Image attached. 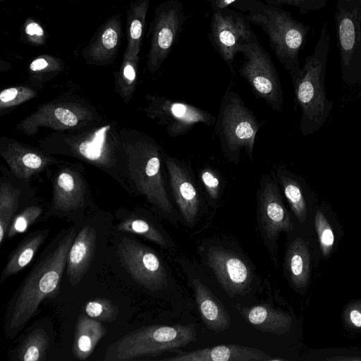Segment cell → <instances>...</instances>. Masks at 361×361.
Wrapping results in <instances>:
<instances>
[{
	"label": "cell",
	"mask_w": 361,
	"mask_h": 361,
	"mask_svg": "<svg viewBox=\"0 0 361 361\" xmlns=\"http://www.w3.org/2000/svg\"><path fill=\"white\" fill-rule=\"evenodd\" d=\"M75 227L63 230L46 247L11 297L6 308L4 334L14 338L36 314L41 302L59 287Z\"/></svg>",
	"instance_id": "cell-1"
},
{
	"label": "cell",
	"mask_w": 361,
	"mask_h": 361,
	"mask_svg": "<svg viewBox=\"0 0 361 361\" xmlns=\"http://www.w3.org/2000/svg\"><path fill=\"white\" fill-rule=\"evenodd\" d=\"M330 45L328 24L324 22L313 52L305 57L302 66L289 73L295 101L301 111L300 131L305 136L323 127L334 108L324 86Z\"/></svg>",
	"instance_id": "cell-2"
},
{
	"label": "cell",
	"mask_w": 361,
	"mask_h": 361,
	"mask_svg": "<svg viewBox=\"0 0 361 361\" xmlns=\"http://www.w3.org/2000/svg\"><path fill=\"white\" fill-rule=\"evenodd\" d=\"M246 19L259 26L281 66L289 73L300 66L299 54L311 27L295 19L280 6L259 0H243L233 5Z\"/></svg>",
	"instance_id": "cell-3"
},
{
	"label": "cell",
	"mask_w": 361,
	"mask_h": 361,
	"mask_svg": "<svg viewBox=\"0 0 361 361\" xmlns=\"http://www.w3.org/2000/svg\"><path fill=\"white\" fill-rule=\"evenodd\" d=\"M264 122L257 118L229 85L221 99L214 126L221 152L228 161L238 164L242 152L246 153L250 160H253L256 136Z\"/></svg>",
	"instance_id": "cell-4"
},
{
	"label": "cell",
	"mask_w": 361,
	"mask_h": 361,
	"mask_svg": "<svg viewBox=\"0 0 361 361\" xmlns=\"http://www.w3.org/2000/svg\"><path fill=\"white\" fill-rule=\"evenodd\" d=\"M194 324L151 325L130 331L106 350V361H127L183 347L196 340Z\"/></svg>",
	"instance_id": "cell-5"
},
{
	"label": "cell",
	"mask_w": 361,
	"mask_h": 361,
	"mask_svg": "<svg viewBox=\"0 0 361 361\" xmlns=\"http://www.w3.org/2000/svg\"><path fill=\"white\" fill-rule=\"evenodd\" d=\"M341 76L348 86L361 83V0H334Z\"/></svg>",
	"instance_id": "cell-6"
},
{
	"label": "cell",
	"mask_w": 361,
	"mask_h": 361,
	"mask_svg": "<svg viewBox=\"0 0 361 361\" xmlns=\"http://www.w3.org/2000/svg\"><path fill=\"white\" fill-rule=\"evenodd\" d=\"M243 61L238 73L250 86L256 97L263 99L272 110L281 111L284 97L280 78L269 54L255 34L239 49Z\"/></svg>",
	"instance_id": "cell-7"
},
{
	"label": "cell",
	"mask_w": 361,
	"mask_h": 361,
	"mask_svg": "<svg viewBox=\"0 0 361 361\" xmlns=\"http://www.w3.org/2000/svg\"><path fill=\"white\" fill-rule=\"evenodd\" d=\"M186 15L178 0H166L155 8L150 23L147 67L151 73L158 71L168 58L183 30Z\"/></svg>",
	"instance_id": "cell-8"
},
{
	"label": "cell",
	"mask_w": 361,
	"mask_h": 361,
	"mask_svg": "<svg viewBox=\"0 0 361 361\" xmlns=\"http://www.w3.org/2000/svg\"><path fill=\"white\" fill-rule=\"evenodd\" d=\"M250 24L240 11L226 8L212 12L208 37L232 71L240 46L255 34Z\"/></svg>",
	"instance_id": "cell-9"
},
{
	"label": "cell",
	"mask_w": 361,
	"mask_h": 361,
	"mask_svg": "<svg viewBox=\"0 0 361 361\" xmlns=\"http://www.w3.org/2000/svg\"><path fill=\"white\" fill-rule=\"evenodd\" d=\"M118 255L124 268L142 286L157 290L166 285L164 264L150 247L124 237L118 243Z\"/></svg>",
	"instance_id": "cell-10"
},
{
	"label": "cell",
	"mask_w": 361,
	"mask_h": 361,
	"mask_svg": "<svg viewBox=\"0 0 361 361\" xmlns=\"http://www.w3.org/2000/svg\"><path fill=\"white\" fill-rule=\"evenodd\" d=\"M169 185L178 209L187 224L195 222L202 202L201 185L187 163L164 154Z\"/></svg>",
	"instance_id": "cell-11"
},
{
	"label": "cell",
	"mask_w": 361,
	"mask_h": 361,
	"mask_svg": "<svg viewBox=\"0 0 361 361\" xmlns=\"http://www.w3.org/2000/svg\"><path fill=\"white\" fill-rule=\"evenodd\" d=\"M258 186V216L267 237L272 238L281 232L291 231L293 225L284 204L281 190L274 173L264 174Z\"/></svg>",
	"instance_id": "cell-12"
},
{
	"label": "cell",
	"mask_w": 361,
	"mask_h": 361,
	"mask_svg": "<svg viewBox=\"0 0 361 361\" xmlns=\"http://www.w3.org/2000/svg\"><path fill=\"white\" fill-rule=\"evenodd\" d=\"M152 114L159 118L167 133L173 137L186 134L197 123L212 127L216 121V117L204 109L164 97L153 99Z\"/></svg>",
	"instance_id": "cell-13"
},
{
	"label": "cell",
	"mask_w": 361,
	"mask_h": 361,
	"mask_svg": "<svg viewBox=\"0 0 361 361\" xmlns=\"http://www.w3.org/2000/svg\"><path fill=\"white\" fill-rule=\"evenodd\" d=\"M207 263L223 288L231 296L245 294L252 280L249 266L237 255L221 247H211Z\"/></svg>",
	"instance_id": "cell-14"
},
{
	"label": "cell",
	"mask_w": 361,
	"mask_h": 361,
	"mask_svg": "<svg viewBox=\"0 0 361 361\" xmlns=\"http://www.w3.org/2000/svg\"><path fill=\"white\" fill-rule=\"evenodd\" d=\"M167 361H271L264 351L236 344L220 345L182 352L175 357L165 358Z\"/></svg>",
	"instance_id": "cell-15"
},
{
	"label": "cell",
	"mask_w": 361,
	"mask_h": 361,
	"mask_svg": "<svg viewBox=\"0 0 361 361\" xmlns=\"http://www.w3.org/2000/svg\"><path fill=\"white\" fill-rule=\"evenodd\" d=\"M96 231L89 226L82 227L73 240L67 258V275L72 286L78 283L88 270L96 245Z\"/></svg>",
	"instance_id": "cell-16"
},
{
	"label": "cell",
	"mask_w": 361,
	"mask_h": 361,
	"mask_svg": "<svg viewBox=\"0 0 361 361\" xmlns=\"http://www.w3.org/2000/svg\"><path fill=\"white\" fill-rule=\"evenodd\" d=\"M121 20L119 14L110 17L97 30L83 49L84 57L105 62L117 53L121 41Z\"/></svg>",
	"instance_id": "cell-17"
},
{
	"label": "cell",
	"mask_w": 361,
	"mask_h": 361,
	"mask_svg": "<svg viewBox=\"0 0 361 361\" xmlns=\"http://www.w3.org/2000/svg\"><path fill=\"white\" fill-rule=\"evenodd\" d=\"M274 173L291 210L302 224L307 215V195L310 192L309 185L302 177L283 164L275 165Z\"/></svg>",
	"instance_id": "cell-18"
},
{
	"label": "cell",
	"mask_w": 361,
	"mask_h": 361,
	"mask_svg": "<svg viewBox=\"0 0 361 361\" xmlns=\"http://www.w3.org/2000/svg\"><path fill=\"white\" fill-rule=\"evenodd\" d=\"M192 285L199 312L207 327L216 333L227 329L231 319L224 305L199 279H192Z\"/></svg>",
	"instance_id": "cell-19"
},
{
	"label": "cell",
	"mask_w": 361,
	"mask_h": 361,
	"mask_svg": "<svg viewBox=\"0 0 361 361\" xmlns=\"http://www.w3.org/2000/svg\"><path fill=\"white\" fill-rule=\"evenodd\" d=\"M242 314L256 329L278 335L288 331L292 324L289 314L267 305L245 308Z\"/></svg>",
	"instance_id": "cell-20"
},
{
	"label": "cell",
	"mask_w": 361,
	"mask_h": 361,
	"mask_svg": "<svg viewBox=\"0 0 361 361\" xmlns=\"http://www.w3.org/2000/svg\"><path fill=\"white\" fill-rule=\"evenodd\" d=\"M49 233L48 228L41 229L30 233L24 238L10 255L1 274V283L20 272L31 262Z\"/></svg>",
	"instance_id": "cell-21"
},
{
	"label": "cell",
	"mask_w": 361,
	"mask_h": 361,
	"mask_svg": "<svg viewBox=\"0 0 361 361\" xmlns=\"http://www.w3.org/2000/svg\"><path fill=\"white\" fill-rule=\"evenodd\" d=\"M149 8V0H136L130 3L126 15L127 46L123 58L138 59Z\"/></svg>",
	"instance_id": "cell-22"
},
{
	"label": "cell",
	"mask_w": 361,
	"mask_h": 361,
	"mask_svg": "<svg viewBox=\"0 0 361 361\" xmlns=\"http://www.w3.org/2000/svg\"><path fill=\"white\" fill-rule=\"evenodd\" d=\"M105 334L106 329L99 321L80 315L76 323L73 343L74 356L78 360H86Z\"/></svg>",
	"instance_id": "cell-23"
},
{
	"label": "cell",
	"mask_w": 361,
	"mask_h": 361,
	"mask_svg": "<svg viewBox=\"0 0 361 361\" xmlns=\"http://www.w3.org/2000/svg\"><path fill=\"white\" fill-rule=\"evenodd\" d=\"M286 267L293 285L306 287L310 275V254L305 242L295 238L289 246L286 257Z\"/></svg>",
	"instance_id": "cell-24"
},
{
	"label": "cell",
	"mask_w": 361,
	"mask_h": 361,
	"mask_svg": "<svg viewBox=\"0 0 361 361\" xmlns=\"http://www.w3.org/2000/svg\"><path fill=\"white\" fill-rule=\"evenodd\" d=\"M50 338L42 328L33 329L18 345L16 357L18 361H41L46 357Z\"/></svg>",
	"instance_id": "cell-25"
},
{
	"label": "cell",
	"mask_w": 361,
	"mask_h": 361,
	"mask_svg": "<svg viewBox=\"0 0 361 361\" xmlns=\"http://www.w3.org/2000/svg\"><path fill=\"white\" fill-rule=\"evenodd\" d=\"M118 231L137 234L161 247L166 246V240L161 231L151 222L142 218H131L121 222Z\"/></svg>",
	"instance_id": "cell-26"
},
{
	"label": "cell",
	"mask_w": 361,
	"mask_h": 361,
	"mask_svg": "<svg viewBox=\"0 0 361 361\" xmlns=\"http://www.w3.org/2000/svg\"><path fill=\"white\" fill-rule=\"evenodd\" d=\"M198 180L211 202H217L223 194L226 183L220 172L211 166H204L197 173Z\"/></svg>",
	"instance_id": "cell-27"
},
{
	"label": "cell",
	"mask_w": 361,
	"mask_h": 361,
	"mask_svg": "<svg viewBox=\"0 0 361 361\" xmlns=\"http://www.w3.org/2000/svg\"><path fill=\"white\" fill-rule=\"evenodd\" d=\"M314 226L322 252L325 257H327L334 247V234L328 219L320 209H318L315 214Z\"/></svg>",
	"instance_id": "cell-28"
},
{
	"label": "cell",
	"mask_w": 361,
	"mask_h": 361,
	"mask_svg": "<svg viewBox=\"0 0 361 361\" xmlns=\"http://www.w3.org/2000/svg\"><path fill=\"white\" fill-rule=\"evenodd\" d=\"M86 314L99 322H112L116 319L117 309L112 302L105 298H97L89 301L85 307Z\"/></svg>",
	"instance_id": "cell-29"
},
{
	"label": "cell",
	"mask_w": 361,
	"mask_h": 361,
	"mask_svg": "<svg viewBox=\"0 0 361 361\" xmlns=\"http://www.w3.org/2000/svg\"><path fill=\"white\" fill-rule=\"evenodd\" d=\"M41 214V209L37 207L27 209L22 214L12 220L6 238H12L16 235L22 233L28 229Z\"/></svg>",
	"instance_id": "cell-30"
},
{
	"label": "cell",
	"mask_w": 361,
	"mask_h": 361,
	"mask_svg": "<svg viewBox=\"0 0 361 361\" xmlns=\"http://www.w3.org/2000/svg\"><path fill=\"white\" fill-rule=\"evenodd\" d=\"M265 3L274 6L286 5L297 8L302 14L318 11L327 4V0H264Z\"/></svg>",
	"instance_id": "cell-31"
},
{
	"label": "cell",
	"mask_w": 361,
	"mask_h": 361,
	"mask_svg": "<svg viewBox=\"0 0 361 361\" xmlns=\"http://www.w3.org/2000/svg\"><path fill=\"white\" fill-rule=\"evenodd\" d=\"M107 127L97 130L91 141H87L80 145L79 149L82 154L91 160L97 159L102 153V149L105 138Z\"/></svg>",
	"instance_id": "cell-32"
},
{
	"label": "cell",
	"mask_w": 361,
	"mask_h": 361,
	"mask_svg": "<svg viewBox=\"0 0 361 361\" xmlns=\"http://www.w3.org/2000/svg\"><path fill=\"white\" fill-rule=\"evenodd\" d=\"M23 35L28 42L35 46H42L46 43L47 35L39 23L27 18L23 27Z\"/></svg>",
	"instance_id": "cell-33"
},
{
	"label": "cell",
	"mask_w": 361,
	"mask_h": 361,
	"mask_svg": "<svg viewBox=\"0 0 361 361\" xmlns=\"http://www.w3.org/2000/svg\"><path fill=\"white\" fill-rule=\"evenodd\" d=\"M343 318L349 327L361 329V302L348 305L345 310Z\"/></svg>",
	"instance_id": "cell-34"
},
{
	"label": "cell",
	"mask_w": 361,
	"mask_h": 361,
	"mask_svg": "<svg viewBox=\"0 0 361 361\" xmlns=\"http://www.w3.org/2000/svg\"><path fill=\"white\" fill-rule=\"evenodd\" d=\"M59 60L49 55L40 56L35 59L30 64V70L32 72H40L47 70L49 67L56 66Z\"/></svg>",
	"instance_id": "cell-35"
},
{
	"label": "cell",
	"mask_w": 361,
	"mask_h": 361,
	"mask_svg": "<svg viewBox=\"0 0 361 361\" xmlns=\"http://www.w3.org/2000/svg\"><path fill=\"white\" fill-rule=\"evenodd\" d=\"M55 116L60 122L67 126H75L78 122L76 116L64 108H57L55 110Z\"/></svg>",
	"instance_id": "cell-36"
},
{
	"label": "cell",
	"mask_w": 361,
	"mask_h": 361,
	"mask_svg": "<svg viewBox=\"0 0 361 361\" xmlns=\"http://www.w3.org/2000/svg\"><path fill=\"white\" fill-rule=\"evenodd\" d=\"M58 184L66 193L70 192L74 189V180L73 177L67 173H62L58 178Z\"/></svg>",
	"instance_id": "cell-37"
},
{
	"label": "cell",
	"mask_w": 361,
	"mask_h": 361,
	"mask_svg": "<svg viewBox=\"0 0 361 361\" xmlns=\"http://www.w3.org/2000/svg\"><path fill=\"white\" fill-rule=\"evenodd\" d=\"M23 162L28 168L38 169L42 164V159L35 154L28 153L23 157Z\"/></svg>",
	"instance_id": "cell-38"
},
{
	"label": "cell",
	"mask_w": 361,
	"mask_h": 361,
	"mask_svg": "<svg viewBox=\"0 0 361 361\" xmlns=\"http://www.w3.org/2000/svg\"><path fill=\"white\" fill-rule=\"evenodd\" d=\"M18 94V89L11 87L3 90L0 94V100L1 105L4 104H8L13 101Z\"/></svg>",
	"instance_id": "cell-39"
},
{
	"label": "cell",
	"mask_w": 361,
	"mask_h": 361,
	"mask_svg": "<svg viewBox=\"0 0 361 361\" xmlns=\"http://www.w3.org/2000/svg\"><path fill=\"white\" fill-rule=\"evenodd\" d=\"M210 4L211 8L213 11L228 8L233 6V5L243 0H208Z\"/></svg>",
	"instance_id": "cell-40"
},
{
	"label": "cell",
	"mask_w": 361,
	"mask_h": 361,
	"mask_svg": "<svg viewBox=\"0 0 361 361\" xmlns=\"http://www.w3.org/2000/svg\"><path fill=\"white\" fill-rule=\"evenodd\" d=\"M4 1H5V0H0V1H1V2Z\"/></svg>",
	"instance_id": "cell-41"
}]
</instances>
